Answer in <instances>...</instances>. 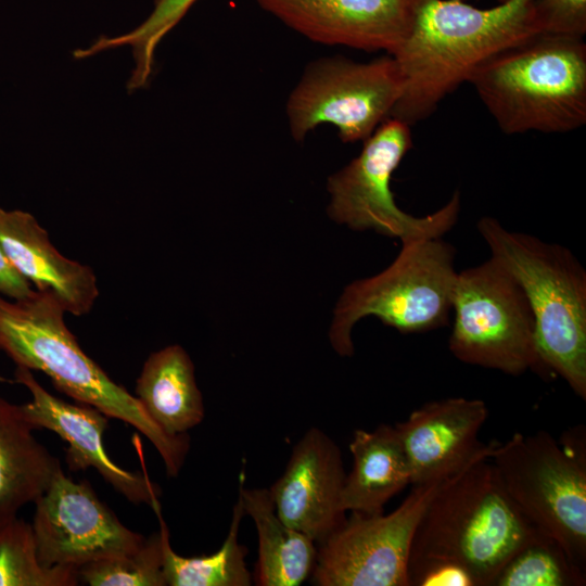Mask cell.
<instances>
[{"mask_svg":"<svg viewBox=\"0 0 586 586\" xmlns=\"http://www.w3.org/2000/svg\"><path fill=\"white\" fill-rule=\"evenodd\" d=\"M422 0H256L307 39L394 54L408 37Z\"/></svg>","mask_w":586,"mask_h":586,"instance_id":"13","label":"cell"},{"mask_svg":"<svg viewBox=\"0 0 586 586\" xmlns=\"http://www.w3.org/2000/svg\"><path fill=\"white\" fill-rule=\"evenodd\" d=\"M509 497L570 560L586 566V441L584 426L564 433H514L489 455Z\"/></svg>","mask_w":586,"mask_h":586,"instance_id":"6","label":"cell"},{"mask_svg":"<svg viewBox=\"0 0 586 586\" xmlns=\"http://www.w3.org/2000/svg\"><path fill=\"white\" fill-rule=\"evenodd\" d=\"M34 292L35 289L12 267L0 246V295L21 300Z\"/></svg>","mask_w":586,"mask_h":586,"instance_id":"29","label":"cell"},{"mask_svg":"<svg viewBox=\"0 0 586 586\" xmlns=\"http://www.w3.org/2000/svg\"><path fill=\"white\" fill-rule=\"evenodd\" d=\"M37 557L44 568L72 566L137 550L145 537L126 527L87 481L74 482L62 467L34 502Z\"/></svg>","mask_w":586,"mask_h":586,"instance_id":"12","label":"cell"},{"mask_svg":"<svg viewBox=\"0 0 586 586\" xmlns=\"http://www.w3.org/2000/svg\"><path fill=\"white\" fill-rule=\"evenodd\" d=\"M196 0H155L150 15L135 29L116 36L101 37L91 46L74 52L75 59H84L104 50L128 46L131 48L135 67L128 80L129 91L145 87L154 71V53L157 44L186 15Z\"/></svg>","mask_w":586,"mask_h":586,"instance_id":"23","label":"cell"},{"mask_svg":"<svg viewBox=\"0 0 586 586\" xmlns=\"http://www.w3.org/2000/svg\"><path fill=\"white\" fill-rule=\"evenodd\" d=\"M540 531L506 492L489 457L444 480L416 528L408 566L441 560L493 586L510 558Z\"/></svg>","mask_w":586,"mask_h":586,"instance_id":"3","label":"cell"},{"mask_svg":"<svg viewBox=\"0 0 586 586\" xmlns=\"http://www.w3.org/2000/svg\"><path fill=\"white\" fill-rule=\"evenodd\" d=\"M240 475L239 496L258 536L256 582L260 586H298L313 573L316 542L285 524L277 514L269 488H245Z\"/></svg>","mask_w":586,"mask_h":586,"instance_id":"21","label":"cell"},{"mask_svg":"<svg viewBox=\"0 0 586 586\" xmlns=\"http://www.w3.org/2000/svg\"><path fill=\"white\" fill-rule=\"evenodd\" d=\"M539 34L584 38L586 0H535Z\"/></svg>","mask_w":586,"mask_h":586,"instance_id":"27","label":"cell"},{"mask_svg":"<svg viewBox=\"0 0 586 586\" xmlns=\"http://www.w3.org/2000/svg\"><path fill=\"white\" fill-rule=\"evenodd\" d=\"M585 573L556 540L539 532L510 558L493 586H582Z\"/></svg>","mask_w":586,"mask_h":586,"instance_id":"25","label":"cell"},{"mask_svg":"<svg viewBox=\"0 0 586 586\" xmlns=\"http://www.w3.org/2000/svg\"><path fill=\"white\" fill-rule=\"evenodd\" d=\"M0 246L12 267L34 289L54 294L66 313L91 311L99 296L94 271L63 256L31 214L0 207Z\"/></svg>","mask_w":586,"mask_h":586,"instance_id":"17","label":"cell"},{"mask_svg":"<svg viewBox=\"0 0 586 586\" xmlns=\"http://www.w3.org/2000/svg\"><path fill=\"white\" fill-rule=\"evenodd\" d=\"M160 521L163 543L164 575L169 586H249L251 573L245 564V546L238 535L243 517V502L238 497L232 511L230 527L220 548L208 556L182 557L171 548L169 530L161 513V505L153 508Z\"/></svg>","mask_w":586,"mask_h":586,"instance_id":"22","label":"cell"},{"mask_svg":"<svg viewBox=\"0 0 586 586\" xmlns=\"http://www.w3.org/2000/svg\"><path fill=\"white\" fill-rule=\"evenodd\" d=\"M463 1H469V0H463ZM498 3H504V2H507L508 0H495Z\"/></svg>","mask_w":586,"mask_h":586,"instance_id":"31","label":"cell"},{"mask_svg":"<svg viewBox=\"0 0 586 586\" xmlns=\"http://www.w3.org/2000/svg\"><path fill=\"white\" fill-rule=\"evenodd\" d=\"M161 532L145 537L135 551L99 560L78 569L89 586H166Z\"/></svg>","mask_w":586,"mask_h":586,"instance_id":"26","label":"cell"},{"mask_svg":"<svg viewBox=\"0 0 586 586\" xmlns=\"http://www.w3.org/2000/svg\"><path fill=\"white\" fill-rule=\"evenodd\" d=\"M497 260L523 290L547 370L586 399V271L566 247L507 230L496 218L476 224Z\"/></svg>","mask_w":586,"mask_h":586,"instance_id":"5","label":"cell"},{"mask_svg":"<svg viewBox=\"0 0 586 586\" xmlns=\"http://www.w3.org/2000/svg\"><path fill=\"white\" fill-rule=\"evenodd\" d=\"M135 394L150 418L170 435L187 434L204 419L194 366L180 345H168L146 358Z\"/></svg>","mask_w":586,"mask_h":586,"instance_id":"20","label":"cell"},{"mask_svg":"<svg viewBox=\"0 0 586 586\" xmlns=\"http://www.w3.org/2000/svg\"><path fill=\"white\" fill-rule=\"evenodd\" d=\"M382 272L348 284L340 296L329 331L340 356H352V329L374 316L402 333L426 332L446 326L457 272L455 249L441 238L402 243Z\"/></svg>","mask_w":586,"mask_h":586,"instance_id":"7","label":"cell"},{"mask_svg":"<svg viewBox=\"0 0 586 586\" xmlns=\"http://www.w3.org/2000/svg\"><path fill=\"white\" fill-rule=\"evenodd\" d=\"M14 383L24 385L31 399L20 405L23 417L35 430L56 433L68 446L65 460L71 471L94 469L116 492L135 505H160L162 489L145 474L118 467L106 454L103 435L109 417L99 409L68 403L48 392L33 371L16 366Z\"/></svg>","mask_w":586,"mask_h":586,"instance_id":"14","label":"cell"},{"mask_svg":"<svg viewBox=\"0 0 586 586\" xmlns=\"http://www.w3.org/2000/svg\"><path fill=\"white\" fill-rule=\"evenodd\" d=\"M0 383H13V380H10L0 374Z\"/></svg>","mask_w":586,"mask_h":586,"instance_id":"30","label":"cell"},{"mask_svg":"<svg viewBox=\"0 0 586 586\" xmlns=\"http://www.w3.org/2000/svg\"><path fill=\"white\" fill-rule=\"evenodd\" d=\"M362 142L360 153L328 178L327 213L332 220L356 231L398 238L402 243L442 238L455 226L461 206L458 190L444 206L423 217L402 211L395 202L391 180L412 148L409 125L390 117Z\"/></svg>","mask_w":586,"mask_h":586,"instance_id":"9","label":"cell"},{"mask_svg":"<svg viewBox=\"0 0 586 586\" xmlns=\"http://www.w3.org/2000/svg\"><path fill=\"white\" fill-rule=\"evenodd\" d=\"M443 481L413 485L400 506L388 514L352 512L319 543L313 583L409 586L408 561L413 535Z\"/></svg>","mask_w":586,"mask_h":586,"instance_id":"11","label":"cell"},{"mask_svg":"<svg viewBox=\"0 0 586 586\" xmlns=\"http://www.w3.org/2000/svg\"><path fill=\"white\" fill-rule=\"evenodd\" d=\"M403 79L391 54L369 62L341 55L310 62L291 91L285 112L296 141L322 124L345 143L364 141L387 118L400 98Z\"/></svg>","mask_w":586,"mask_h":586,"instance_id":"10","label":"cell"},{"mask_svg":"<svg viewBox=\"0 0 586 586\" xmlns=\"http://www.w3.org/2000/svg\"><path fill=\"white\" fill-rule=\"evenodd\" d=\"M409 586H476L462 566L447 561L428 560L408 566Z\"/></svg>","mask_w":586,"mask_h":586,"instance_id":"28","label":"cell"},{"mask_svg":"<svg viewBox=\"0 0 586 586\" xmlns=\"http://www.w3.org/2000/svg\"><path fill=\"white\" fill-rule=\"evenodd\" d=\"M34 430L20 405L0 397V522L35 502L61 468Z\"/></svg>","mask_w":586,"mask_h":586,"instance_id":"19","label":"cell"},{"mask_svg":"<svg viewBox=\"0 0 586 586\" xmlns=\"http://www.w3.org/2000/svg\"><path fill=\"white\" fill-rule=\"evenodd\" d=\"M349 451L353 467L341 493L345 512L382 513L393 496L411 485L409 463L395 426L356 430Z\"/></svg>","mask_w":586,"mask_h":586,"instance_id":"18","label":"cell"},{"mask_svg":"<svg viewBox=\"0 0 586 586\" xmlns=\"http://www.w3.org/2000/svg\"><path fill=\"white\" fill-rule=\"evenodd\" d=\"M488 418L485 402L448 397L429 402L395 424L411 474V485L446 480L473 461L489 457L495 441L479 433Z\"/></svg>","mask_w":586,"mask_h":586,"instance_id":"15","label":"cell"},{"mask_svg":"<svg viewBox=\"0 0 586 586\" xmlns=\"http://www.w3.org/2000/svg\"><path fill=\"white\" fill-rule=\"evenodd\" d=\"M535 0L489 9L463 0H422L413 26L392 54L403 91L391 117L409 126L428 118L494 54L539 34Z\"/></svg>","mask_w":586,"mask_h":586,"instance_id":"1","label":"cell"},{"mask_svg":"<svg viewBox=\"0 0 586 586\" xmlns=\"http://www.w3.org/2000/svg\"><path fill=\"white\" fill-rule=\"evenodd\" d=\"M78 570L40 564L31 523L18 517L0 522V586H75Z\"/></svg>","mask_w":586,"mask_h":586,"instance_id":"24","label":"cell"},{"mask_svg":"<svg viewBox=\"0 0 586 586\" xmlns=\"http://www.w3.org/2000/svg\"><path fill=\"white\" fill-rule=\"evenodd\" d=\"M468 82L506 135L564 133L586 123L584 38L537 34L484 61Z\"/></svg>","mask_w":586,"mask_h":586,"instance_id":"4","label":"cell"},{"mask_svg":"<svg viewBox=\"0 0 586 586\" xmlns=\"http://www.w3.org/2000/svg\"><path fill=\"white\" fill-rule=\"evenodd\" d=\"M451 309L448 346L457 359L511 375L547 370L526 296L493 257L457 273Z\"/></svg>","mask_w":586,"mask_h":586,"instance_id":"8","label":"cell"},{"mask_svg":"<svg viewBox=\"0 0 586 586\" xmlns=\"http://www.w3.org/2000/svg\"><path fill=\"white\" fill-rule=\"evenodd\" d=\"M345 476L339 446L320 429L310 428L269 488L277 514L314 542H322L345 520L341 507Z\"/></svg>","mask_w":586,"mask_h":586,"instance_id":"16","label":"cell"},{"mask_svg":"<svg viewBox=\"0 0 586 586\" xmlns=\"http://www.w3.org/2000/svg\"><path fill=\"white\" fill-rule=\"evenodd\" d=\"M65 309L47 291L14 300L0 295V352L16 366L44 373L54 387L144 435L163 459L166 473L180 472L190 449L187 434L170 435L144 411L135 395L112 380L79 346Z\"/></svg>","mask_w":586,"mask_h":586,"instance_id":"2","label":"cell"}]
</instances>
